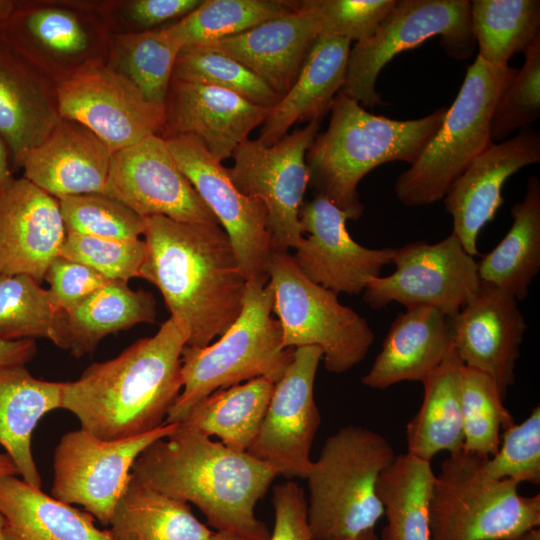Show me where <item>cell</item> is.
I'll return each mask as SVG.
<instances>
[{"mask_svg": "<svg viewBox=\"0 0 540 540\" xmlns=\"http://www.w3.org/2000/svg\"><path fill=\"white\" fill-rule=\"evenodd\" d=\"M112 154L86 126L61 118L49 136L27 154L21 167L25 179L59 200L104 193Z\"/></svg>", "mask_w": 540, "mask_h": 540, "instance_id": "d4e9b609", "label": "cell"}, {"mask_svg": "<svg viewBox=\"0 0 540 540\" xmlns=\"http://www.w3.org/2000/svg\"><path fill=\"white\" fill-rule=\"evenodd\" d=\"M485 471L496 479L518 484L540 483V407L533 408L521 423H513L502 436L497 452L487 458Z\"/></svg>", "mask_w": 540, "mask_h": 540, "instance_id": "bcb514c9", "label": "cell"}, {"mask_svg": "<svg viewBox=\"0 0 540 540\" xmlns=\"http://www.w3.org/2000/svg\"><path fill=\"white\" fill-rule=\"evenodd\" d=\"M396 453L381 434L347 425L328 437L307 474V522L313 540L356 536L384 515L380 475Z\"/></svg>", "mask_w": 540, "mask_h": 540, "instance_id": "5b68a950", "label": "cell"}, {"mask_svg": "<svg viewBox=\"0 0 540 540\" xmlns=\"http://www.w3.org/2000/svg\"><path fill=\"white\" fill-rule=\"evenodd\" d=\"M156 315V301L151 293L132 290L127 282L112 281L78 306L62 311L56 346L80 358L94 352L106 336L139 323H154Z\"/></svg>", "mask_w": 540, "mask_h": 540, "instance_id": "4dcf8cb0", "label": "cell"}, {"mask_svg": "<svg viewBox=\"0 0 540 540\" xmlns=\"http://www.w3.org/2000/svg\"><path fill=\"white\" fill-rule=\"evenodd\" d=\"M187 335L170 317L152 337L137 340L117 357L86 368L65 383L61 409L82 429L105 440L150 432L165 423L183 388L181 353Z\"/></svg>", "mask_w": 540, "mask_h": 540, "instance_id": "3957f363", "label": "cell"}, {"mask_svg": "<svg viewBox=\"0 0 540 540\" xmlns=\"http://www.w3.org/2000/svg\"><path fill=\"white\" fill-rule=\"evenodd\" d=\"M177 425L164 423L145 434L120 440L101 439L82 428L65 433L53 454L51 495L82 506L108 526L137 457Z\"/></svg>", "mask_w": 540, "mask_h": 540, "instance_id": "5bb4252c", "label": "cell"}, {"mask_svg": "<svg viewBox=\"0 0 540 540\" xmlns=\"http://www.w3.org/2000/svg\"><path fill=\"white\" fill-rule=\"evenodd\" d=\"M172 78L219 87L269 108L282 97L244 65L206 45L183 47Z\"/></svg>", "mask_w": 540, "mask_h": 540, "instance_id": "b9f144b4", "label": "cell"}, {"mask_svg": "<svg viewBox=\"0 0 540 540\" xmlns=\"http://www.w3.org/2000/svg\"><path fill=\"white\" fill-rule=\"evenodd\" d=\"M274 294L269 283H247L243 308L221 338L203 348L184 346L181 353L182 391L165 423H181L211 393L267 377L277 382L293 358L282 330L272 316Z\"/></svg>", "mask_w": 540, "mask_h": 540, "instance_id": "8992f818", "label": "cell"}, {"mask_svg": "<svg viewBox=\"0 0 540 540\" xmlns=\"http://www.w3.org/2000/svg\"><path fill=\"white\" fill-rule=\"evenodd\" d=\"M487 458L461 449L435 474L430 540H508L540 526V495L523 496L519 484L491 477Z\"/></svg>", "mask_w": 540, "mask_h": 540, "instance_id": "ba28073f", "label": "cell"}, {"mask_svg": "<svg viewBox=\"0 0 540 540\" xmlns=\"http://www.w3.org/2000/svg\"><path fill=\"white\" fill-rule=\"evenodd\" d=\"M33 339L5 340L0 338V368L25 365L36 354Z\"/></svg>", "mask_w": 540, "mask_h": 540, "instance_id": "816d5d0a", "label": "cell"}, {"mask_svg": "<svg viewBox=\"0 0 540 540\" xmlns=\"http://www.w3.org/2000/svg\"><path fill=\"white\" fill-rule=\"evenodd\" d=\"M463 366L452 344L443 362L422 382L421 406L406 425L407 453L431 462L441 451L451 454L462 449Z\"/></svg>", "mask_w": 540, "mask_h": 540, "instance_id": "1f68e13d", "label": "cell"}, {"mask_svg": "<svg viewBox=\"0 0 540 540\" xmlns=\"http://www.w3.org/2000/svg\"><path fill=\"white\" fill-rule=\"evenodd\" d=\"M320 32L316 0L240 34L206 44L244 65L283 96L296 80Z\"/></svg>", "mask_w": 540, "mask_h": 540, "instance_id": "cb8c5ba5", "label": "cell"}, {"mask_svg": "<svg viewBox=\"0 0 540 540\" xmlns=\"http://www.w3.org/2000/svg\"><path fill=\"white\" fill-rule=\"evenodd\" d=\"M16 7L17 4L14 1L0 0V31L9 22Z\"/></svg>", "mask_w": 540, "mask_h": 540, "instance_id": "db71d44e", "label": "cell"}, {"mask_svg": "<svg viewBox=\"0 0 540 540\" xmlns=\"http://www.w3.org/2000/svg\"><path fill=\"white\" fill-rule=\"evenodd\" d=\"M525 62L500 96L490 121L493 143L517 129L528 128L540 116V34L524 51Z\"/></svg>", "mask_w": 540, "mask_h": 540, "instance_id": "ee69618b", "label": "cell"}, {"mask_svg": "<svg viewBox=\"0 0 540 540\" xmlns=\"http://www.w3.org/2000/svg\"><path fill=\"white\" fill-rule=\"evenodd\" d=\"M268 283L285 348H320L326 370L336 374L350 370L366 357L374 340L368 322L342 305L338 294L309 280L293 255L273 252Z\"/></svg>", "mask_w": 540, "mask_h": 540, "instance_id": "9c48e42d", "label": "cell"}, {"mask_svg": "<svg viewBox=\"0 0 540 540\" xmlns=\"http://www.w3.org/2000/svg\"><path fill=\"white\" fill-rule=\"evenodd\" d=\"M470 23L478 56L488 64L505 66L540 34V1L473 0Z\"/></svg>", "mask_w": 540, "mask_h": 540, "instance_id": "74e56055", "label": "cell"}, {"mask_svg": "<svg viewBox=\"0 0 540 540\" xmlns=\"http://www.w3.org/2000/svg\"><path fill=\"white\" fill-rule=\"evenodd\" d=\"M104 194L143 218L160 215L185 223H219L159 135L112 154Z\"/></svg>", "mask_w": 540, "mask_h": 540, "instance_id": "ac0fdd59", "label": "cell"}, {"mask_svg": "<svg viewBox=\"0 0 540 540\" xmlns=\"http://www.w3.org/2000/svg\"><path fill=\"white\" fill-rule=\"evenodd\" d=\"M146 256L140 277L160 291L187 335L186 346L203 348L240 315L247 280L219 223H185L144 217Z\"/></svg>", "mask_w": 540, "mask_h": 540, "instance_id": "6da1fadb", "label": "cell"}, {"mask_svg": "<svg viewBox=\"0 0 540 540\" xmlns=\"http://www.w3.org/2000/svg\"><path fill=\"white\" fill-rule=\"evenodd\" d=\"M508 540H540V529L532 528Z\"/></svg>", "mask_w": 540, "mask_h": 540, "instance_id": "9f6ffc18", "label": "cell"}, {"mask_svg": "<svg viewBox=\"0 0 540 540\" xmlns=\"http://www.w3.org/2000/svg\"><path fill=\"white\" fill-rule=\"evenodd\" d=\"M182 45L166 27L110 33L107 65L126 76L153 104L164 106Z\"/></svg>", "mask_w": 540, "mask_h": 540, "instance_id": "8d00e7d4", "label": "cell"}, {"mask_svg": "<svg viewBox=\"0 0 540 540\" xmlns=\"http://www.w3.org/2000/svg\"><path fill=\"white\" fill-rule=\"evenodd\" d=\"M539 162L540 135L524 128L515 137L493 143L451 185L443 198L445 209L453 218L452 233L469 255H479L477 237L504 203L501 190L506 180Z\"/></svg>", "mask_w": 540, "mask_h": 540, "instance_id": "44dd1931", "label": "cell"}, {"mask_svg": "<svg viewBox=\"0 0 540 540\" xmlns=\"http://www.w3.org/2000/svg\"><path fill=\"white\" fill-rule=\"evenodd\" d=\"M113 540H216L192 513L188 503L169 497L139 481L131 472L113 510Z\"/></svg>", "mask_w": 540, "mask_h": 540, "instance_id": "d6a6232c", "label": "cell"}, {"mask_svg": "<svg viewBox=\"0 0 540 540\" xmlns=\"http://www.w3.org/2000/svg\"><path fill=\"white\" fill-rule=\"evenodd\" d=\"M518 69L494 66L479 56L468 66L460 91L443 123L418 159L395 183L406 206H427L444 198L472 161L489 148L496 104Z\"/></svg>", "mask_w": 540, "mask_h": 540, "instance_id": "52a82bcc", "label": "cell"}, {"mask_svg": "<svg viewBox=\"0 0 540 540\" xmlns=\"http://www.w3.org/2000/svg\"><path fill=\"white\" fill-rule=\"evenodd\" d=\"M351 41L318 36L296 80L270 109L258 140L271 146L297 122L322 120L342 89Z\"/></svg>", "mask_w": 540, "mask_h": 540, "instance_id": "83f0119b", "label": "cell"}, {"mask_svg": "<svg viewBox=\"0 0 540 540\" xmlns=\"http://www.w3.org/2000/svg\"><path fill=\"white\" fill-rule=\"evenodd\" d=\"M398 0H316L320 36L361 42L372 37Z\"/></svg>", "mask_w": 540, "mask_h": 540, "instance_id": "7dc6e473", "label": "cell"}, {"mask_svg": "<svg viewBox=\"0 0 540 540\" xmlns=\"http://www.w3.org/2000/svg\"><path fill=\"white\" fill-rule=\"evenodd\" d=\"M131 472L149 487L196 505L216 531L250 540L270 538L255 506L278 474L247 452L178 423L167 437L141 452Z\"/></svg>", "mask_w": 540, "mask_h": 540, "instance_id": "7a4b0ae2", "label": "cell"}, {"mask_svg": "<svg viewBox=\"0 0 540 540\" xmlns=\"http://www.w3.org/2000/svg\"><path fill=\"white\" fill-rule=\"evenodd\" d=\"M56 85L21 57L0 31V136L21 166L61 120Z\"/></svg>", "mask_w": 540, "mask_h": 540, "instance_id": "484cf974", "label": "cell"}, {"mask_svg": "<svg viewBox=\"0 0 540 540\" xmlns=\"http://www.w3.org/2000/svg\"><path fill=\"white\" fill-rule=\"evenodd\" d=\"M513 223L503 239L477 261L482 282L511 293L518 301L540 270V180L532 175L522 202L511 209Z\"/></svg>", "mask_w": 540, "mask_h": 540, "instance_id": "836d02e7", "label": "cell"}, {"mask_svg": "<svg viewBox=\"0 0 540 540\" xmlns=\"http://www.w3.org/2000/svg\"><path fill=\"white\" fill-rule=\"evenodd\" d=\"M274 527L269 540H313L307 522V499L293 481L273 489Z\"/></svg>", "mask_w": 540, "mask_h": 540, "instance_id": "f907efd6", "label": "cell"}, {"mask_svg": "<svg viewBox=\"0 0 540 540\" xmlns=\"http://www.w3.org/2000/svg\"><path fill=\"white\" fill-rule=\"evenodd\" d=\"M59 113L95 133L114 153L161 136L164 106L151 103L107 63H94L56 84Z\"/></svg>", "mask_w": 540, "mask_h": 540, "instance_id": "2e32d148", "label": "cell"}, {"mask_svg": "<svg viewBox=\"0 0 540 540\" xmlns=\"http://www.w3.org/2000/svg\"><path fill=\"white\" fill-rule=\"evenodd\" d=\"M2 517L0 516V540H4L3 532H2Z\"/></svg>", "mask_w": 540, "mask_h": 540, "instance_id": "91938a15", "label": "cell"}, {"mask_svg": "<svg viewBox=\"0 0 540 540\" xmlns=\"http://www.w3.org/2000/svg\"><path fill=\"white\" fill-rule=\"evenodd\" d=\"M60 257L81 263L112 281L140 277L146 256L144 240H111L66 232Z\"/></svg>", "mask_w": 540, "mask_h": 540, "instance_id": "f6af8a7d", "label": "cell"}, {"mask_svg": "<svg viewBox=\"0 0 540 540\" xmlns=\"http://www.w3.org/2000/svg\"><path fill=\"white\" fill-rule=\"evenodd\" d=\"M66 232L111 239L137 240L144 218L104 193L73 195L58 200Z\"/></svg>", "mask_w": 540, "mask_h": 540, "instance_id": "7bdbcfd3", "label": "cell"}, {"mask_svg": "<svg viewBox=\"0 0 540 540\" xmlns=\"http://www.w3.org/2000/svg\"><path fill=\"white\" fill-rule=\"evenodd\" d=\"M65 236L58 199L24 177L0 190V273L41 283Z\"/></svg>", "mask_w": 540, "mask_h": 540, "instance_id": "7402d4cb", "label": "cell"}, {"mask_svg": "<svg viewBox=\"0 0 540 540\" xmlns=\"http://www.w3.org/2000/svg\"><path fill=\"white\" fill-rule=\"evenodd\" d=\"M300 1L202 0L185 17L166 26L183 47L206 45L252 29L294 10Z\"/></svg>", "mask_w": 540, "mask_h": 540, "instance_id": "f35d334b", "label": "cell"}, {"mask_svg": "<svg viewBox=\"0 0 540 540\" xmlns=\"http://www.w3.org/2000/svg\"><path fill=\"white\" fill-rule=\"evenodd\" d=\"M320 123L308 122L271 146L247 138L232 154L228 174L239 191L264 205L273 252L295 249L303 237L299 214L309 185L305 157Z\"/></svg>", "mask_w": 540, "mask_h": 540, "instance_id": "7c38bea8", "label": "cell"}, {"mask_svg": "<svg viewBox=\"0 0 540 540\" xmlns=\"http://www.w3.org/2000/svg\"><path fill=\"white\" fill-rule=\"evenodd\" d=\"M202 0H132L102 3V13L109 31L119 22L120 33H134L156 29L157 26L185 17Z\"/></svg>", "mask_w": 540, "mask_h": 540, "instance_id": "c3c4849f", "label": "cell"}, {"mask_svg": "<svg viewBox=\"0 0 540 540\" xmlns=\"http://www.w3.org/2000/svg\"><path fill=\"white\" fill-rule=\"evenodd\" d=\"M217 537L216 540H250L238 535H235L233 533L225 532V531H216Z\"/></svg>", "mask_w": 540, "mask_h": 540, "instance_id": "680465c9", "label": "cell"}, {"mask_svg": "<svg viewBox=\"0 0 540 540\" xmlns=\"http://www.w3.org/2000/svg\"><path fill=\"white\" fill-rule=\"evenodd\" d=\"M322 350L316 346L294 349L293 358L275 382L258 433L246 451L287 478L306 479L310 452L321 423L314 399V382Z\"/></svg>", "mask_w": 540, "mask_h": 540, "instance_id": "e0dca14e", "label": "cell"}, {"mask_svg": "<svg viewBox=\"0 0 540 540\" xmlns=\"http://www.w3.org/2000/svg\"><path fill=\"white\" fill-rule=\"evenodd\" d=\"M452 344L449 317L433 307L407 308L392 322L361 382L378 390L404 381L422 383L443 362Z\"/></svg>", "mask_w": 540, "mask_h": 540, "instance_id": "4316f807", "label": "cell"}, {"mask_svg": "<svg viewBox=\"0 0 540 540\" xmlns=\"http://www.w3.org/2000/svg\"><path fill=\"white\" fill-rule=\"evenodd\" d=\"M448 108L414 120H394L366 111L339 92L328 128L317 133L306 153L309 187L358 220L364 206L357 186L374 168L394 161L412 165L440 129Z\"/></svg>", "mask_w": 540, "mask_h": 540, "instance_id": "277c9868", "label": "cell"}, {"mask_svg": "<svg viewBox=\"0 0 540 540\" xmlns=\"http://www.w3.org/2000/svg\"><path fill=\"white\" fill-rule=\"evenodd\" d=\"M62 311L52 305L47 289L23 274L0 273V338H46L57 345Z\"/></svg>", "mask_w": 540, "mask_h": 540, "instance_id": "ab89813d", "label": "cell"}, {"mask_svg": "<svg viewBox=\"0 0 540 540\" xmlns=\"http://www.w3.org/2000/svg\"><path fill=\"white\" fill-rule=\"evenodd\" d=\"M462 449L482 458L493 456L500 445V430L515 423L493 380L463 366L461 373Z\"/></svg>", "mask_w": 540, "mask_h": 540, "instance_id": "60d3db41", "label": "cell"}, {"mask_svg": "<svg viewBox=\"0 0 540 540\" xmlns=\"http://www.w3.org/2000/svg\"><path fill=\"white\" fill-rule=\"evenodd\" d=\"M13 179L9 168V150L0 136V190L6 187Z\"/></svg>", "mask_w": 540, "mask_h": 540, "instance_id": "f5cc1de1", "label": "cell"}, {"mask_svg": "<svg viewBox=\"0 0 540 540\" xmlns=\"http://www.w3.org/2000/svg\"><path fill=\"white\" fill-rule=\"evenodd\" d=\"M348 216L322 196L303 202L299 220L303 234L293 255L312 282L336 294L358 295L366 281L380 276L395 248L371 249L355 242L346 227Z\"/></svg>", "mask_w": 540, "mask_h": 540, "instance_id": "d6986e66", "label": "cell"}, {"mask_svg": "<svg viewBox=\"0 0 540 540\" xmlns=\"http://www.w3.org/2000/svg\"><path fill=\"white\" fill-rule=\"evenodd\" d=\"M453 346L463 364L488 375L505 400L527 329L518 300L482 282L475 297L449 318Z\"/></svg>", "mask_w": 540, "mask_h": 540, "instance_id": "ffe728a7", "label": "cell"}, {"mask_svg": "<svg viewBox=\"0 0 540 540\" xmlns=\"http://www.w3.org/2000/svg\"><path fill=\"white\" fill-rule=\"evenodd\" d=\"M0 516L4 540H113L90 513L16 475L0 477Z\"/></svg>", "mask_w": 540, "mask_h": 540, "instance_id": "f1b7e54d", "label": "cell"}, {"mask_svg": "<svg viewBox=\"0 0 540 540\" xmlns=\"http://www.w3.org/2000/svg\"><path fill=\"white\" fill-rule=\"evenodd\" d=\"M270 109L219 87L171 78L161 137L196 136L222 162L263 124Z\"/></svg>", "mask_w": 540, "mask_h": 540, "instance_id": "603a6c76", "label": "cell"}, {"mask_svg": "<svg viewBox=\"0 0 540 540\" xmlns=\"http://www.w3.org/2000/svg\"><path fill=\"white\" fill-rule=\"evenodd\" d=\"M18 475V470L7 454L0 453V477Z\"/></svg>", "mask_w": 540, "mask_h": 540, "instance_id": "11a10c76", "label": "cell"}, {"mask_svg": "<svg viewBox=\"0 0 540 540\" xmlns=\"http://www.w3.org/2000/svg\"><path fill=\"white\" fill-rule=\"evenodd\" d=\"M391 263L392 274L366 281L363 299L372 309L396 302L406 309L433 307L450 318L475 297L481 283L477 261L453 233L434 244L415 241L395 248Z\"/></svg>", "mask_w": 540, "mask_h": 540, "instance_id": "4fadbf2b", "label": "cell"}, {"mask_svg": "<svg viewBox=\"0 0 540 540\" xmlns=\"http://www.w3.org/2000/svg\"><path fill=\"white\" fill-rule=\"evenodd\" d=\"M165 140L178 167L228 235L247 282L267 283L273 250L264 205L238 190L228 168L198 137L177 135Z\"/></svg>", "mask_w": 540, "mask_h": 540, "instance_id": "9a60e30c", "label": "cell"}, {"mask_svg": "<svg viewBox=\"0 0 540 540\" xmlns=\"http://www.w3.org/2000/svg\"><path fill=\"white\" fill-rule=\"evenodd\" d=\"M66 382L37 379L25 365L0 368V446L28 484L41 488V477L31 450L39 420L61 408Z\"/></svg>", "mask_w": 540, "mask_h": 540, "instance_id": "f546056e", "label": "cell"}, {"mask_svg": "<svg viewBox=\"0 0 540 540\" xmlns=\"http://www.w3.org/2000/svg\"><path fill=\"white\" fill-rule=\"evenodd\" d=\"M434 479L431 462L409 453L396 456L377 484L387 519L381 540H430L429 505Z\"/></svg>", "mask_w": 540, "mask_h": 540, "instance_id": "d590c367", "label": "cell"}, {"mask_svg": "<svg viewBox=\"0 0 540 540\" xmlns=\"http://www.w3.org/2000/svg\"><path fill=\"white\" fill-rule=\"evenodd\" d=\"M274 385L267 377H257L219 389L198 403L181 423L206 437L217 436L232 450L246 452L258 433Z\"/></svg>", "mask_w": 540, "mask_h": 540, "instance_id": "e575fe53", "label": "cell"}, {"mask_svg": "<svg viewBox=\"0 0 540 540\" xmlns=\"http://www.w3.org/2000/svg\"><path fill=\"white\" fill-rule=\"evenodd\" d=\"M44 279L54 308L69 311L112 280L92 268L58 256L48 267Z\"/></svg>", "mask_w": 540, "mask_h": 540, "instance_id": "681fc988", "label": "cell"}, {"mask_svg": "<svg viewBox=\"0 0 540 540\" xmlns=\"http://www.w3.org/2000/svg\"><path fill=\"white\" fill-rule=\"evenodd\" d=\"M434 36H440L441 46L451 57L468 58L475 47L470 1L398 0L376 33L350 49L340 92L366 107L381 104L376 91L380 71L395 55Z\"/></svg>", "mask_w": 540, "mask_h": 540, "instance_id": "30bf717a", "label": "cell"}, {"mask_svg": "<svg viewBox=\"0 0 540 540\" xmlns=\"http://www.w3.org/2000/svg\"><path fill=\"white\" fill-rule=\"evenodd\" d=\"M333 540H381V538L376 534L374 529H370L353 537Z\"/></svg>", "mask_w": 540, "mask_h": 540, "instance_id": "6f0895ef", "label": "cell"}, {"mask_svg": "<svg viewBox=\"0 0 540 540\" xmlns=\"http://www.w3.org/2000/svg\"><path fill=\"white\" fill-rule=\"evenodd\" d=\"M102 3L36 1L17 4L1 34L55 85L94 63H107L110 31Z\"/></svg>", "mask_w": 540, "mask_h": 540, "instance_id": "8fae6325", "label": "cell"}]
</instances>
